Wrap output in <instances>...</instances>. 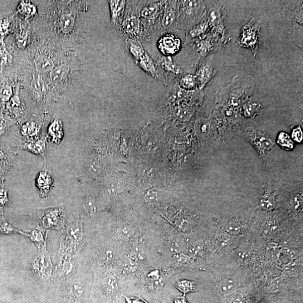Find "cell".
Wrapping results in <instances>:
<instances>
[{"instance_id": "6da1fadb", "label": "cell", "mask_w": 303, "mask_h": 303, "mask_svg": "<svg viewBox=\"0 0 303 303\" xmlns=\"http://www.w3.org/2000/svg\"><path fill=\"white\" fill-rule=\"evenodd\" d=\"M203 1H178L177 29L188 31L196 25L206 14Z\"/></svg>"}, {"instance_id": "7a4b0ae2", "label": "cell", "mask_w": 303, "mask_h": 303, "mask_svg": "<svg viewBox=\"0 0 303 303\" xmlns=\"http://www.w3.org/2000/svg\"><path fill=\"white\" fill-rule=\"evenodd\" d=\"M119 28L126 39L141 42L150 40L151 36L138 16L125 13L124 18Z\"/></svg>"}, {"instance_id": "3957f363", "label": "cell", "mask_w": 303, "mask_h": 303, "mask_svg": "<svg viewBox=\"0 0 303 303\" xmlns=\"http://www.w3.org/2000/svg\"><path fill=\"white\" fill-rule=\"evenodd\" d=\"M165 1L144 2L139 13V18L146 27L149 35L159 31L161 15Z\"/></svg>"}, {"instance_id": "277c9868", "label": "cell", "mask_w": 303, "mask_h": 303, "mask_svg": "<svg viewBox=\"0 0 303 303\" xmlns=\"http://www.w3.org/2000/svg\"><path fill=\"white\" fill-rule=\"evenodd\" d=\"M37 255L32 262L31 270L39 279L47 281L50 280L53 271L51 256L47 251L46 244L38 248Z\"/></svg>"}, {"instance_id": "5b68a950", "label": "cell", "mask_w": 303, "mask_h": 303, "mask_svg": "<svg viewBox=\"0 0 303 303\" xmlns=\"http://www.w3.org/2000/svg\"><path fill=\"white\" fill-rule=\"evenodd\" d=\"M155 63L158 71L159 80L165 85H170L174 78L182 73L179 66L171 56L161 55L158 58Z\"/></svg>"}, {"instance_id": "8992f818", "label": "cell", "mask_w": 303, "mask_h": 303, "mask_svg": "<svg viewBox=\"0 0 303 303\" xmlns=\"http://www.w3.org/2000/svg\"><path fill=\"white\" fill-rule=\"evenodd\" d=\"M178 2L165 1L161 15L159 32L161 34L171 33L177 29L178 18Z\"/></svg>"}, {"instance_id": "52a82bcc", "label": "cell", "mask_w": 303, "mask_h": 303, "mask_svg": "<svg viewBox=\"0 0 303 303\" xmlns=\"http://www.w3.org/2000/svg\"><path fill=\"white\" fill-rule=\"evenodd\" d=\"M260 26L256 21L251 20L244 26L238 43L239 47L250 48L254 55L257 54L259 49V31Z\"/></svg>"}, {"instance_id": "ba28073f", "label": "cell", "mask_w": 303, "mask_h": 303, "mask_svg": "<svg viewBox=\"0 0 303 303\" xmlns=\"http://www.w3.org/2000/svg\"><path fill=\"white\" fill-rule=\"evenodd\" d=\"M182 46V41L172 33L163 34L157 43L158 50L165 56L172 57L180 51Z\"/></svg>"}, {"instance_id": "9c48e42d", "label": "cell", "mask_w": 303, "mask_h": 303, "mask_svg": "<svg viewBox=\"0 0 303 303\" xmlns=\"http://www.w3.org/2000/svg\"><path fill=\"white\" fill-rule=\"evenodd\" d=\"M206 18L209 28H212L213 33L217 37H223L224 31V18L220 7H213L206 12Z\"/></svg>"}, {"instance_id": "30bf717a", "label": "cell", "mask_w": 303, "mask_h": 303, "mask_svg": "<svg viewBox=\"0 0 303 303\" xmlns=\"http://www.w3.org/2000/svg\"><path fill=\"white\" fill-rule=\"evenodd\" d=\"M209 28L208 22L205 14L201 21L186 31L184 46L206 36Z\"/></svg>"}, {"instance_id": "8fae6325", "label": "cell", "mask_w": 303, "mask_h": 303, "mask_svg": "<svg viewBox=\"0 0 303 303\" xmlns=\"http://www.w3.org/2000/svg\"><path fill=\"white\" fill-rule=\"evenodd\" d=\"M42 222L44 228H61L63 223L62 210L61 208L48 210L42 217Z\"/></svg>"}, {"instance_id": "7c38bea8", "label": "cell", "mask_w": 303, "mask_h": 303, "mask_svg": "<svg viewBox=\"0 0 303 303\" xmlns=\"http://www.w3.org/2000/svg\"><path fill=\"white\" fill-rule=\"evenodd\" d=\"M214 75V70L211 61L204 62L197 68L195 77L197 78L198 89L201 90L212 80Z\"/></svg>"}, {"instance_id": "4fadbf2b", "label": "cell", "mask_w": 303, "mask_h": 303, "mask_svg": "<svg viewBox=\"0 0 303 303\" xmlns=\"http://www.w3.org/2000/svg\"><path fill=\"white\" fill-rule=\"evenodd\" d=\"M85 287L81 283H70L63 288L62 294L64 300L68 303H74L80 301L85 295Z\"/></svg>"}, {"instance_id": "5bb4252c", "label": "cell", "mask_w": 303, "mask_h": 303, "mask_svg": "<svg viewBox=\"0 0 303 303\" xmlns=\"http://www.w3.org/2000/svg\"><path fill=\"white\" fill-rule=\"evenodd\" d=\"M107 3L109 4L111 23L119 27L124 18L126 1L115 0Z\"/></svg>"}, {"instance_id": "9a60e30c", "label": "cell", "mask_w": 303, "mask_h": 303, "mask_svg": "<svg viewBox=\"0 0 303 303\" xmlns=\"http://www.w3.org/2000/svg\"><path fill=\"white\" fill-rule=\"evenodd\" d=\"M53 183V179L50 170L45 169L38 174L36 179L37 186L43 199H46Z\"/></svg>"}, {"instance_id": "2e32d148", "label": "cell", "mask_w": 303, "mask_h": 303, "mask_svg": "<svg viewBox=\"0 0 303 303\" xmlns=\"http://www.w3.org/2000/svg\"><path fill=\"white\" fill-rule=\"evenodd\" d=\"M135 63L147 74L155 79L159 80L158 71L155 61L147 52H146Z\"/></svg>"}, {"instance_id": "e0dca14e", "label": "cell", "mask_w": 303, "mask_h": 303, "mask_svg": "<svg viewBox=\"0 0 303 303\" xmlns=\"http://www.w3.org/2000/svg\"><path fill=\"white\" fill-rule=\"evenodd\" d=\"M125 45L130 56L135 62L146 52L142 43L139 41L127 38L125 40Z\"/></svg>"}, {"instance_id": "ac0fdd59", "label": "cell", "mask_w": 303, "mask_h": 303, "mask_svg": "<svg viewBox=\"0 0 303 303\" xmlns=\"http://www.w3.org/2000/svg\"><path fill=\"white\" fill-rule=\"evenodd\" d=\"M214 48L213 40L208 35L194 42V49L202 57L206 56Z\"/></svg>"}, {"instance_id": "d6986e66", "label": "cell", "mask_w": 303, "mask_h": 303, "mask_svg": "<svg viewBox=\"0 0 303 303\" xmlns=\"http://www.w3.org/2000/svg\"><path fill=\"white\" fill-rule=\"evenodd\" d=\"M22 148L36 155L45 157L46 149V140L45 139H40L34 141H29L28 142L22 144Z\"/></svg>"}, {"instance_id": "ffe728a7", "label": "cell", "mask_w": 303, "mask_h": 303, "mask_svg": "<svg viewBox=\"0 0 303 303\" xmlns=\"http://www.w3.org/2000/svg\"><path fill=\"white\" fill-rule=\"evenodd\" d=\"M48 134L53 143L60 144L63 136V131L61 122L56 119L48 127Z\"/></svg>"}, {"instance_id": "44dd1931", "label": "cell", "mask_w": 303, "mask_h": 303, "mask_svg": "<svg viewBox=\"0 0 303 303\" xmlns=\"http://www.w3.org/2000/svg\"><path fill=\"white\" fill-rule=\"evenodd\" d=\"M177 85L181 89L187 91H193L198 89L196 77L190 74L181 75Z\"/></svg>"}, {"instance_id": "7402d4cb", "label": "cell", "mask_w": 303, "mask_h": 303, "mask_svg": "<svg viewBox=\"0 0 303 303\" xmlns=\"http://www.w3.org/2000/svg\"><path fill=\"white\" fill-rule=\"evenodd\" d=\"M251 139L253 144L257 146V148L260 150L262 155L267 154L273 145L270 139L260 134L254 135L253 138Z\"/></svg>"}, {"instance_id": "603a6c76", "label": "cell", "mask_w": 303, "mask_h": 303, "mask_svg": "<svg viewBox=\"0 0 303 303\" xmlns=\"http://www.w3.org/2000/svg\"><path fill=\"white\" fill-rule=\"evenodd\" d=\"M44 232L41 228H37L25 232H20V234L24 235L36 244L38 248H40L46 244V238L44 236Z\"/></svg>"}, {"instance_id": "cb8c5ba5", "label": "cell", "mask_w": 303, "mask_h": 303, "mask_svg": "<svg viewBox=\"0 0 303 303\" xmlns=\"http://www.w3.org/2000/svg\"><path fill=\"white\" fill-rule=\"evenodd\" d=\"M31 90L37 99H42L47 91L46 83L40 76H35L31 83Z\"/></svg>"}, {"instance_id": "d4e9b609", "label": "cell", "mask_w": 303, "mask_h": 303, "mask_svg": "<svg viewBox=\"0 0 303 303\" xmlns=\"http://www.w3.org/2000/svg\"><path fill=\"white\" fill-rule=\"evenodd\" d=\"M69 72L66 65H61L53 68L51 71L50 78L53 83H59L65 81Z\"/></svg>"}, {"instance_id": "484cf974", "label": "cell", "mask_w": 303, "mask_h": 303, "mask_svg": "<svg viewBox=\"0 0 303 303\" xmlns=\"http://www.w3.org/2000/svg\"><path fill=\"white\" fill-rule=\"evenodd\" d=\"M35 67L39 72H46L51 71L54 68V63L50 58L41 56L35 59Z\"/></svg>"}, {"instance_id": "4316f807", "label": "cell", "mask_w": 303, "mask_h": 303, "mask_svg": "<svg viewBox=\"0 0 303 303\" xmlns=\"http://www.w3.org/2000/svg\"><path fill=\"white\" fill-rule=\"evenodd\" d=\"M82 237L81 228L78 225H72L69 228L67 232L66 241L68 244H70V247H71L75 243L80 241Z\"/></svg>"}, {"instance_id": "83f0119b", "label": "cell", "mask_w": 303, "mask_h": 303, "mask_svg": "<svg viewBox=\"0 0 303 303\" xmlns=\"http://www.w3.org/2000/svg\"><path fill=\"white\" fill-rule=\"evenodd\" d=\"M237 289V283L236 280L225 279L221 282L219 289L224 295L231 294Z\"/></svg>"}, {"instance_id": "f1b7e54d", "label": "cell", "mask_w": 303, "mask_h": 303, "mask_svg": "<svg viewBox=\"0 0 303 303\" xmlns=\"http://www.w3.org/2000/svg\"><path fill=\"white\" fill-rule=\"evenodd\" d=\"M21 133L28 138H33L38 133V127L33 122H28L23 124L21 128Z\"/></svg>"}, {"instance_id": "f546056e", "label": "cell", "mask_w": 303, "mask_h": 303, "mask_svg": "<svg viewBox=\"0 0 303 303\" xmlns=\"http://www.w3.org/2000/svg\"><path fill=\"white\" fill-rule=\"evenodd\" d=\"M277 142L283 148L290 150L293 147V142L289 135L281 133L278 136Z\"/></svg>"}, {"instance_id": "4dcf8cb0", "label": "cell", "mask_w": 303, "mask_h": 303, "mask_svg": "<svg viewBox=\"0 0 303 303\" xmlns=\"http://www.w3.org/2000/svg\"><path fill=\"white\" fill-rule=\"evenodd\" d=\"M58 267V272L59 273V275L64 276L70 274L74 268V265L70 260L69 261L65 260L64 262H60Z\"/></svg>"}, {"instance_id": "1f68e13d", "label": "cell", "mask_w": 303, "mask_h": 303, "mask_svg": "<svg viewBox=\"0 0 303 303\" xmlns=\"http://www.w3.org/2000/svg\"><path fill=\"white\" fill-rule=\"evenodd\" d=\"M20 232L12 224L9 223L3 217V220L0 222V234H11L16 233H20Z\"/></svg>"}, {"instance_id": "d6a6232c", "label": "cell", "mask_w": 303, "mask_h": 303, "mask_svg": "<svg viewBox=\"0 0 303 303\" xmlns=\"http://www.w3.org/2000/svg\"><path fill=\"white\" fill-rule=\"evenodd\" d=\"M10 203L7 189L2 184L0 186V210L3 211V208Z\"/></svg>"}, {"instance_id": "836d02e7", "label": "cell", "mask_w": 303, "mask_h": 303, "mask_svg": "<svg viewBox=\"0 0 303 303\" xmlns=\"http://www.w3.org/2000/svg\"><path fill=\"white\" fill-rule=\"evenodd\" d=\"M275 199L273 198V195L271 193H266L263 194L260 204L263 207L266 208H271L274 204Z\"/></svg>"}, {"instance_id": "e575fe53", "label": "cell", "mask_w": 303, "mask_h": 303, "mask_svg": "<svg viewBox=\"0 0 303 303\" xmlns=\"http://www.w3.org/2000/svg\"><path fill=\"white\" fill-rule=\"evenodd\" d=\"M177 287L184 294L194 290L193 283L189 281L184 280L179 282L177 284Z\"/></svg>"}, {"instance_id": "d590c367", "label": "cell", "mask_w": 303, "mask_h": 303, "mask_svg": "<svg viewBox=\"0 0 303 303\" xmlns=\"http://www.w3.org/2000/svg\"><path fill=\"white\" fill-rule=\"evenodd\" d=\"M258 106L253 102H248L244 107V114L248 117H252L256 114L258 110Z\"/></svg>"}, {"instance_id": "8d00e7d4", "label": "cell", "mask_w": 303, "mask_h": 303, "mask_svg": "<svg viewBox=\"0 0 303 303\" xmlns=\"http://www.w3.org/2000/svg\"><path fill=\"white\" fill-rule=\"evenodd\" d=\"M159 198V193L158 190L151 189L146 192L144 199L146 202L153 203L158 201Z\"/></svg>"}, {"instance_id": "74e56055", "label": "cell", "mask_w": 303, "mask_h": 303, "mask_svg": "<svg viewBox=\"0 0 303 303\" xmlns=\"http://www.w3.org/2000/svg\"><path fill=\"white\" fill-rule=\"evenodd\" d=\"M292 138L298 143H300L302 139V134L300 126L292 130Z\"/></svg>"}, {"instance_id": "f35d334b", "label": "cell", "mask_w": 303, "mask_h": 303, "mask_svg": "<svg viewBox=\"0 0 303 303\" xmlns=\"http://www.w3.org/2000/svg\"><path fill=\"white\" fill-rule=\"evenodd\" d=\"M117 285V281L113 278H110L106 285L107 291L112 292L116 289Z\"/></svg>"}, {"instance_id": "ab89813d", "label": "cell", "mask_w": 303, "mask_h": 303, "mask_svg": "<svg viewBox=\"0 0 303 303\" xmlns=\"http://www.w3.org/2000/svg\"><path fill=\"white\" fill-rule=\"evenodd\" d=\"M126 303H149L140 296L128 297L124 295Z\"/></svg>"}, {"instance_id": "60d3db41", "label": "cell", "mask_w": 303, "mask_h": 303, "mask_svg": "<svg viewBox=\"0 0 303 303\" xmlns=\"http://www.w3.org/2000/svg\"><path fill=\"white\" fill-rule=\"evenodd\" d=\"M86 207L90 212L93 213L95 211V204L94 200L89 198L86 200Z\"/></svg>"}, {"instance_id": "b9f144b4", "label": "cell", "mask_w": 303, "mask_h": 303, "mask_svg": "<svg viewBox=\"0 0 303 303\" xmlns=\"http://www.w3.org/2000/svg\"><path fill=\"white\" fill-rule=\"evenodd\" d=\"M246 299L242 292H237L234 297L233 303H246Z\"/></svg>"}, {"instance_id": "7bdbcfd3", "label": "cell", "mask_w": 303, "mask_h": 303, "mask_svg": "<svg viewBox=\"0 0 303 303\" xmlns=\"http://www.w3.org/2000/svg\"><path fill=\"white\" fill-rule=\"evenodd\" d=\"M7 157L3 150L0 149V167L5 168L7 165Z\"/></svg>"}, {"instance_id": "ee69618b", "label": "cell", "mask_w": 303, "mask_h": 303, "mask_svg": "<svg viewBox=\"0 0 303 303\" xmlns=\"http://www.w3.org/2000/svg\"><path fill=\"white\" fill-rule=\"evenodd\" d=\"M119 233H120V237L125 238H129L132 234V232H131L129 228L126 227L120 229Z\"/></svg>"}, {"instance_id": "f6af8a7d", "label": "cell", "mask_w": 303, "mask_h": 303, "mask_svg": "<svg viewBox=\"0 0 303 303\" xmlns=\"http://www.w3.org/2000/svg\"><path fill=\"white\" fill-rule=\"evenodd\" d=\"M174 303H188L185 300L184 297H178L175 300Z\"/></svg>"}, {"instance_id": "bcb514c9", "label": "cell", "mask_w": 303, "mask_h": 303, "mask_svg": "<svg viewBox=\"0 0 303 303\" xmlns=\"http://www.w3.org/2000/svg\"><path fill=\"white\" fill-rule=\"evenodd\" d=\"M5 131V128L3 125L0 124V135L3 134Z\"/></svg>"}]
</instances>
